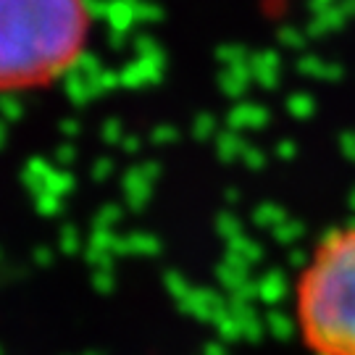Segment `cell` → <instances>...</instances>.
Here are the masks:
<instances>
[{
	"label": "cell",
	"instance_id": "1",
	"mask_svg": "<svg viewBox=\"0 0 355 355\" xmlns=\"http://www.w3.org/2000/svg\"><path fill=\"white\" fill-rule=\"evenodd\" d=\"M89 0H0V95L58 85L87 55Z\"/></svg>",
	"mask_w": 355,
	"mask_h": 355
},
{
	"label": "cell",
	"instance_id": "2",
	"mask_svg": "<svg viewBox=\"0 0 355 355\" xmlns=\"http://www.w3.org/2000/svg\"><path fill=\"white\" fill-rule=\"evenodd\" d=\"M292 313L311 355H355V224L329 232L308 255Z\"/></svg>",
	"mask_w": 355,
	"mask_h": 355
}]
</instances>
